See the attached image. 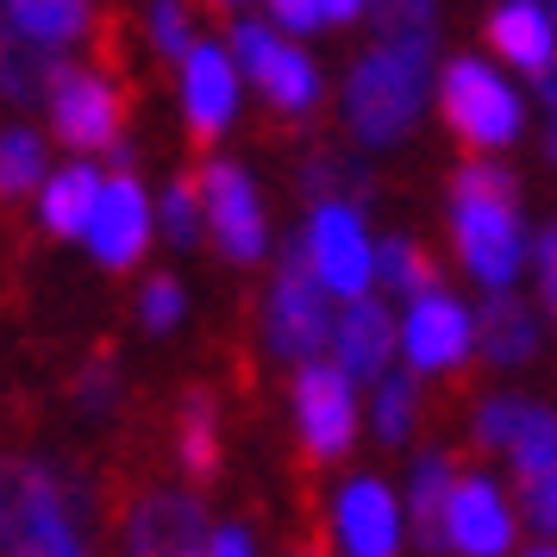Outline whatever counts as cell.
<instances>
[{
	"instance_id": "9",
	"label": "cell",
	"mask_w": 557,
	"mask_h": 557,
	"mask_svg": "<svg viewBox=\"0 0 557 557\" xmlns=\"http://www.w3.org/2000/svg\"><path fill=\"white\" fill-rule=\"evenodd\" d=\"M232 63H238V76H251L270 107L282 113H307V107L320 101V70L307 63V51L295 45H282L270 26H232Z\"/></svg>"
},
{
	"instance_id": "16",
	"label": "cell",
	"mask_w": 557,
	"mask_h": 557,
	"mask_svg": "<svg viewBox=\"0 0 557 557\" xmlns=\"http://www.w3.org/2000/svg\"><path fill=\"white\" fill-rule=\"evenodd\" d=\"M182 113L201 138H213L238 113V63H232V51L188 45V57H182Z\"/></svg>"
},
{
	"instance_id": "21",
	"label": "cell",
	"mask_w": 557,
	"mask_h": 557,
	"mask_svg": "<svg viewBox=\"0 0 557 557\" xmlns=\"http://www.w3.org/2000/svg\"><path fill=\"white\" fill-rule=\"evenodd\" d=\"M451 463L432 451L413 463V488H407V513H413V539H420V552H451V539H445V513H451Z\"/></svg>"
},
{
	"instance_id": "1",
	"label": "cell",
	"mask_w": 557,
	"mask_h": 557,
	"mask_svg": "<svg viewBox=\"0 0 557 557\" xmlns=\"http://www.w3.org/2000/svg\"><path fill=\"white\" fill-rule=\"evenodd\" d=\"M520 182L502 163H463L451 182V232L463 270L482 288H507L527 263V232H520Z\"/></svg>"
},
{
	"instance_id": "33",
	"label": "cell",
	"mask_w": 557,
	"mask_h": 557,
	"mask_svg": "<svg viewBox=\"0 0 557 557\" xmlns=\"http://www.w3.org/2000/svg\"><path fill=\"white\" fill-rule=\"evenodd\" d=\"M182 307H188V295H182V282H170V276H151L145 282V295H138V320L151 332H170L182 320Z\"/></svg>"
},
{
	"instance_id": "40",
	"label": "cell",
	"mask_w": 557,
	"mask_h": 557,
	"mask_svg": "<svg viewBox=\"0 0 557 557\" xmlns=\"http://www.w3.org/2000/svg\"><path fill=\"white\" fill-rule=\"evenodd\" d=\"M363 7H370V0H320V20H326V26H345V20L363 13Z\"/></svg>"
},
{
	"instance_id": "8",
	"label": "cell",
	"mask_w": 557,
	"mask_h": 557,
	"mask_svg": "<svg viewBox=\"0 0 557 557\" xmlns=\"http://www.w3.org/2000/svg\"><path fill=\"white\" fill-rule=\"evenodd\" d=\"M201 226L232 263H257L270 251V226H263V201H257L251 176L238 163H207L201 170Z\"/></svg>"
},
{
	"instance_id": "14",
	"label": "cell",
	"mask_w": 557,
	"mask_h": 557,
	"mask_svg": "<svg viewBox=\"0 0 557 557\" xmlns=\"http://www.w3.org/2000/svg\"><path fill=\"white\" fill-rule=\"evenodd\" d=\"M445 539L463 557H502L513 545V513H507L502 488L488 476H470L451 488V513H445Z\"/></svg>"
},
{
	"instance_id": "23",
	"label": "cell",
	"mask_w": 557,
	"mask_h": 557,
	"mask_svg": "<svg viewBox=\"0 0 557 557\" xmlns=\"http://www.w3.org/2000/svg\"><path fill=\"white\" fill-rule=\"evenodd\" d=\"M88 26V0H7V32L38 51H63Z\"/></svg>"
},
{
	"instance_id": "2",
	"label": "cell",
	"mask_w": 557,
	"mask_h": 557,
	"mask_svg": "<svg viewBox=\"0 0 557 557\" xmlns=\"http://www.w3.org/2000/svg\"><path fill=\"white\" fill-rule=\"evenodd\" d=\"M76 495L82 482L51 463L0 457V557H88Z\"/></svg>"
},
{
	"instance_id": "36",
	"label": "cell",
	"mask_w": 557,
	"mask_h": 557,
	"mask_svg": "<svg viewBox=\"0 0 557 557\" xmlns=\"http://www.w3.org/2000/svg\"><path fill=\"white\" fill-rule=\"evenodd\" d=\"M151 45L163 57H188V13H182V0H157L151 7Z\"/></svg>"
},
{
	"instance_id": "6",
	"label": "cell",
	"mask_w": 557,
	"mask_h": 557,
	"mask_svg": "<svg viewBox=\"0 0 557 557\" xmlns=\"http://www.w3.org/2000/svg\"><path fill=\"white\" fill-rule=\"evenodd\" d=\"M45 107H51L57 138H63L76 157L113 151V145H120L126 101H120V88H113L107 76H95V70L57 63V70H51V88H45Z\"/></svg>"
},
{
	"instance_id": "12",
	"label": "cell",
	"mask_w": 557,
	"mask_h": 557,
	"mask_svg": "<svg viewBox=\"0 0 557 557\" xmlns=\"http://www.w3.org/2000/svg\"><path fill=\"white\" fill-rule=\"evenodd\" d=\"M151 201H145V188H138V176L132 170H113V176L101 182V201H95V213H88V251H95V263H107V270H132L138 257H145V245H151Z\"/></svg>"
},
{
	"instance_id": "17",
	"label": "cell",
	"mask_w": 557,
	"mask_h": 557,
	"mask_svg": "<svg viewBox=\"0 0 557 557\" xmlns=\"http://www.w3.org/2000/svg\"><path fill=\"white\" fill-rule=\"evenodd\" d=\"M401 345V332L388 320V307L370 301V295H357L338 320H332V351H338V370L351 382H376L388 370V357Z\"/></svg>"
},
{
	"instance_id": "5",
	"label": "cell",
	"mask_w": 557,
	"mask_h": 557,
	"mask_svg": "<svg viewBox=\"0 0 557 557\" xmlns=\"http://www.w3.org/2000/svg\"><path fill=\"white\" fill-rule=\"evenodd\" d=\"M438 107H445L457 138L476 145V151H502V145L520 138V95L476 57H457L438 76Z\"/></svg>"
},
{
	"instance_id": "38",
	"label": "cell",
	"mask_w": 557,
	"mask_h": 557,
	"mask_svg": "<svg viewBox=\"0 0 557 557\" xmlns=\"http://www.w3.org/2000/svg\"><path fill=\"white\" fill-rule=\"evenodd\" d=\"M270 7H276V20L288 32H313V26H326V20H320V0H270Z\"/></svg>"
},
{
	"instance_id": "26",
	"label": "cell",
	"mask_w": 557,
	"mask_h": 557,
	"mask_svg": "<svg viewBox=\"0 0 557 557\" xmlns=\"http://www.w3.org/2000/svg\"><path fill=\"white\" fill-rule=\"evenodd\" d=\"M376 276L388 295H401V301H413V295H426V288H438V263H432L413 238H382L376 251Z\"/></svg>"
},
{
	"instance_id": "7",
	"label": "cell",
	"mask_w": 557,
	"mask_h": 557,
	"mask_svg": "<svg viewBox=\"0 0 557 557\" xmlns=\"http://www.w3.org/2000/svg\"><path fill=\"white\" fill-rule=\"evenodd\" d=\"M307 257H313V276L326 282V295H370L376 282V245L363 232V213L351 201H313V220H307Z\"/></svg>"
},
{
	"instance_id": "31",
	"label": "cell",
	"mask_w": 557,
	"mask_h": 557,
	"mask_svg": "<svg viewBox=\"0 0 557 557\" xmlns=\"http://www.w3.org/2000/svg\"><path fill=\"white\" fill-rule=\"evenodd\" d=\"M527 407L532 401H520V395H495V401H482L476 426H470L482 451H507V445H513V432H520V420H527Z\"/></svg>"
},
{
	"instance_id": "41",
	"label": "cell",
	"mask_w": 557,
	"mask_h": 557,
	"mask_svg": "<svg viewBox=\"0 0 557 557\" xmlns=\"http://www.w3.org/2000/svg\"><path fill=\"white\" fill-rule=\"evenodd\" d=\"M539 101L557 113V63H552V70H539Z\"/></svg>"
},
{
	"instance_id": "32",
	"label": "cell",
	"mask_w": 557,
	"mask_h": 557,
	"mask_svg": "<svg viewBox=\"0 0 557 557\" xmlns=\"http://www.w3.org/2000/svg\"><path fill=\"white\" fill-rule=\"evenodd\" d=\"M163 232H170V245H195L201 238V188L195 182H176L163 195Z\"/></svg>"
},
{
	"instance_id": "27",
	"label": "cell",
	"mask_w": 557,
	"mask_h": 557,
	"mask_svg": "<svg viewBox=\"0 0 557 557\" xmlns=\"http://www.w3.org/2000/svg\"><path fill=\"white\" fill-rule=\"evenodd\" d=\"M507 457H513V482L552 470L557 463V413L552 407H527V420H520V432H513Z\"/></svg>"
},
{
	"instance_id": "3",
	"label": "cell",
	"mask_w": 557,
	"mask_h": 557,
	"mask_svg": "<svg viewBox=\"0 0 557 557\" xmlns=\"http://www.w3.org/2000/svg\"><path fill=\"white\" fill-rule=\"evenodd\" d=\"M432 88V45H388L363 57L345 82V120L363 145H401Z\"/></svg>"
},
{
	"instance_id": "37",
	"label": "cell",
	"mask_w": 557,
	"mask_h": 557,
	"mask_svg": "<svg viewBox=\"0 0 557 557\" xmlns=\"http://www.w3.org/2000/svg\"><path fill=\"white\" fill-rule=\"evenodd\" d=\"M532 263H539V295H545V307L557 320V226H545L532 238Z\"/></svg>"
},
{
	"instance_id": "10",
	"label": "cell",
	"mask_w": 557,
	"mask_h": 557,
	"mask_svg": "<svg viewBox=\"0 0 557 557\" xmlns=\"http://www.w3.org/2000/svg\"><path fill=\"white\" fill-rule=\"evenodd\" d=\"M295 426H301L313 457H345L357 438V395L338 363H301L295 376Z\"/></svg>"
},
{
	"instance_id": "18",
	"label": "cell",
	"mask_w": 557,
	"mask_h": 557,
	"mask_svg": "<svg viewBox=\"0 0 557 557\" xmlns=\"http://www.w3.org/2000/svg\"><path fill=\"white\" fill-rule=\"evenodd\" d=\"M488 38H495V51H502L513 70H527V76L552 70V57H557V26H552V7H545V0H507V7H495Z\"/></svg>"
},
{
	"instance_id": "42",
	"label": "cell",
	"mask_w": 557,
	"mask_h": 557,
	"mask_svg": "<svg viewBox=\"0 0 557 557\" xmlns=\"http://www.w3.org/2000/svg\"><path fill=\"white\" fill-rule=\"evenodd\" d=\"M545 157L557 163V113H552V126H545Z\"/></svg>"
},
{
	"instance_id": "34",
	"label": "cell",
	"mask_w": 557,
	"mask_h": 557,
	"mask_svg": "<svg viewBox=\"0 0 557 557\" xmlns=\"http://www.w3.org/2000/svg\"><path fill=\"white\" fill-rule=\"evenodd\" d=\"M113 395H120V370H113V357H88L82 376H76V407L82 413H107Z\"/></svg>"
},
{
	"instance_id": "19",
	"label": "cell",
	"mask_w": 557,
	"mask_h": 557,
	"mask_svg": "<svg viewBox=\"0 0 557 557\" xmlns=\"http://www.w3.org/2000/svg\"><path fill=\"white\" fill-rule=\"evenodd\" d=\"M476 338H482V357H495V363H527L539 351V320H532V307L520 295H507L495 288L476 313Z\"/></svg>"
},
{
	"instance_id": "29",
	"label": "cell",
	"mask_w": 557,
	"mask_h": 557,
	"mask_svg": "<svg viewBox=\"0 0 557 557\" xmlns=\"http://www.w3.org/2000/svg\"><path fill=\"white\" fill-rule=\"evenodd\" d=\"M388 45H432L438 32V0H370Z\"/></svg>"
},
{
	"instance_id": "24",
	"label": "cell",
	"mask_w": 557,
	"mask_h": 557,
	"mask_svg": "<svg viewBox=\"0 0 557 557\" xmlns=\"http://www.w3.org/2000/svg\"><path fill=\"white\" fill-rule=\"evenodd\" d=\"M51 51H38L26 38H13V32H0V95L13 107H32L45 88H51Z\"/></svg>"
},
{
	"instance_id": "45",
	"label": "cell",
	"mask_w": 557,
	"mask_h": 557,
	"mask_svg": "<svg viewBox=\"0 0 557 557\" xmlns=\"http://www.w3.org/2000/svg\"><path fill=\"white\" fill-rule=\"evenodd\" d=\"M226 7H238V0H226Z\"/></svg>"
},
{
	"instance_id": "28",
	"label": "cell",
	"mask_w": 557,
	"mask_h": 557,
	"mask_svg": "<svg viewBox=\"0 0 557 557\" xmlns=\"http://www.w3.org/2000/svg\"><path fill=\"white\" fill-rule=\"evenodd\" d=\"M413 376H395V370H382L376 376V407H370V420H376V438L382 445H401L407 432H413Z\"/></svg>"
},
{
	"instance_id": "15",
	"label": "cell",
	"mask_w": 557,
	"mask_h": 557,
	"mask_svg": "<svg viewBox=\"0 0 557 557\" xmlns=\"http://www.w3.org/2000/svg\"><path fill=\"white\" fill-rule=\"evenodd\" d=\"M332 527H338L345 557H395V545H401V502H395L382 482L357 476L351 488L338 495Z\"/></svg>"
},
{
	"instance_id": "35",
	"label": "cell",
	"mask_w": 557,
	"mask_h": 557,
	"mask_svg": "<svg viewBox=\"0 0 557 557\" xmlns=\"http://www.w3.org/2000/svg\"><path fill=\"white\" fill-rule=\"evenodd\" d=\"M520 507L539 532H557V463L539 476H520Z\"/></svg>"
},
{
	"instance_id": "25",
	"label": "cell",
	"mask_w": 557,
	"mask_h": 557,
	"mask_svg": "<svg viewBox=\"0 0 557 557\" xmlns=\"http://www.w3.org/2000/svg\"><path fill=\"white\" fill-rule=\"evenodd\" d=\"M45 182V138L32 126H7L0 132V201H20Z\"/></svg>"
},
{
	"instance_id": "11",
	"label": "cell",
	"mask_w": 557,
	"mask_h": 557,
	"mask_svg": "<svg viewBox=\"0 0 557 557\" xmlns=\"http://www.w3.org/2000/svg\"><path fill=\"white\" fill-rule=\"evenodd\" d=\"M213 552V527L207 507L182 488H157L132 507L126 520V557H207Z\"/></svg>"
},
{
	"instance_id": "13",
	"label": "cell",
	"mask_w": 557,
	"mask_h": 557,
	"mask_svg": "<svg viewBox=\"0 0 557 557\" xmlns=\"http://www.w3.org/2000/svg\"><path fill=\"white\" fill-rule=\"evenodd\" d=\"M470 345H476V320H470V313H463L445 288H426V295H413V301H407L401 351H407V363H413L420 376L463 363V351H470Z\"/></svg>"
},
{
	"instance_id": "20",
	"label": "cell",
	"mask_w": 557,
	"mask_h": 557,
	"mask_svg": "<svg viewBox=\"0 0 557 557\" xmlns=\"http://www.w3.org/2000/svg\"><path fill=\"white\" fill-rule=\"evenodd\" d=\"M101 170L82 157V163H70V170H57V176H45V195H38V207H45V226L57 232V238H82L88 232V213H95V201H101Z\"/></svg>"
},
{
	"instance_id": "44",
	"label": "cell",
	"mask_w": 557,
	"mask_h": 557,
	"mask_svg": "<svg viewBox=\"0 0 557 557\" xmlns=\"http://www.w3.org/2000/svg\"><path fill=\"white\" fill-rule=\"evenodd\" d=\"M552 26H557V0H552Z\"/></svg>"
},
{
	"instance_id": "30",
	"label": "cell",
	"mask_w": 557,
	"mask_h": 557,
	"mask_svg": "<svg viewBox=\"0 0 557 557\" xmlns=\"http://www.w3.org/2000/svg\"><path fill=\"white\" fill-rule=\"evenodd\" d=\"M307 195L313 201H363L370 195V176H363V163H351V157H313L307 163Z\"/></svg>"
},
{
	"instance_id": "22",
	"label": "cell",
	"mask_w": 557,
	"mask_h": 557,
	"mask_svg": "<svg viewBox=\"0 0 557 557\" xmlns=\"http://www.w3.org/2000/svg\"><path fill=\"white\" fill-rule=\"evenodd\" d=\"M176 457H182V470H188L195 482L220 476V407H213V395H207V388H188V395H182Z\"/></svg>"
},
{
	"instance_id": "43",
	"label": "cell",
	"mask_w": 557,
	"mask_h": 557,
	"mask_svg": "<svg viewBox=\"0 0 557 557\" xmlns=\"http://www.w3.org/2000/svg\"><path fill=\"white\" fill-rule=\"evenodd\" d=\"M527 557H557V545H539V552H527Z\"/></svg>"
},
{
	"instance_id": "39",
	"label": "cell",
	"mask_w": 557,
	"mask_h": 557,
	"mask_svg": "<svg viewBox=\"0 0 557 557\" xmlns=\"http://www.w3.org/2000/svg\"><path fill=\"white\" fill-rule=\"evenodd\" d=\"M207 557H257L251 552V532H238V527L213 532V552H207Z\"/></svg>"
},
{
	"instance_id": "4",
	"label": "cell",
	"mask_w": 557,
	"mask_h": 557,
	"mask_svg": "<svg viewBox=\"0 0 557 557\" xmlns=\"http://www.w3.org/2000/svg\"><path fill=\"white\" fill-rule=\"evenodd\" d=\"M270 345L288 363H313L332 345V295H326V282L313 276L307 238H295L282 251V276L270 288Z\"/></svg>"
}]
</instances>
